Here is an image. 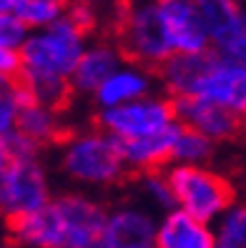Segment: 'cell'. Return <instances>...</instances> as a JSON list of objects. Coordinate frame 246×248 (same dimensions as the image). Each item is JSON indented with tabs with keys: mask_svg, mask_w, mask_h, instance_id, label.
<instances>
[{
	"mask_svg": "<svg viewBox=\"0 0 246 248\" xmlns=\"http://www.w3.org/2000/svg\"><path fill=\"white\" fill-rule=\"evenodd\" d=\"M91 40V31L73 13H66L46 28H35L20 46L18 85L28 98L43 106L63 110L73 98L70 76L83 48Z\"/></svg>",
	"mask_w": 246,
	"mask_h": 248,
	"instance_id": "6da1fadb",
	"label": "cell"
},
{
	"mask_svg": "<svg viewBox=\"0 0 246 248\" xmlns=\"http://www.w3.org/2000/svg\"><path fill=\"white\" fill-rule=\"evenodd\" d=\"M106 216L96 198L63 193L33 213L8 218V233L18 248H96Z\"/></svg>",
	"mask_w": 246,
	"mask_h": 248,
	"instance_id": "7a4b0ae2",
	"label": "cell"
},
{
	"mask_svg": "<svg viewBox=\"0 0 246 248\" xmlns=\"http://www.w3.org/2000/svg\"><path fill=\"white\" fill-rule=\"evenodd\" d=\"M58 151V166L63 176L85 188H108L126 178L128 166L121 153V143L100 125L66 133Z\"/></svg>",
	"mask_w": 246,
	"mask_h": 248,
	"instance_id": "3957f363",
	"label": "cell"
},
{
	"mask_svg": "<svg viewBox=\"0 0 246 248\" xmlns=\"http://www.w3.org/2000/svg\"><path fill=\"white\" fill-rule=\"evenodd\" d=\"M115 43L128 61L153 70L176 53L158 8V0H123L115 13Z\"/></svg>",
	"mask_w": 246,
	"mask_h": 248,
	"instance_id": "277c9868",
	"label": "cell"
},
{
	"mask_svg": "<svg viewBox=\"0 0 246 248\" xmlns=\"http://www.w3.org/2000/svg\"><path fill=\"white\" fill-rule=\"evenodd\" d=\"M166 176L173 191L176 208L191 213L201 221H216L234 206V186L221 173L206 166L191 163H171Z\"/></svg>",
	"mask_w": 246,
	"mask_h": 248,
	"instance_id": "5b68a950",
	"label": "cell"
},
{
	"mask_svg": "<svg viewBox=\"0 0 246 248\" xmlns=\"http://www.w3.org/2000/svg\"><path fill=\"white\" fill-rule=\"evenodd\" d=\"M96 121L115 140H133L143 136H153L171 128L173 123H179L173 98L161 95L156 91L143 98L128 100V103L98 110Z\"/></svg>",
	"mask_w": 246,
	"mask_h": 248,
	"instance_id": "8992f818",
	"label": "cell"
},
{
	"mask_svg": "<svg viewBox=\"0 0 246 248\" xmlns=\"http://www.w3.org/2000/svg\"><path fill=\"white\" fill-rule=\"evenodd\" d=\"M183 95L213 100L246 118V65L226 61L213 48H209L198 55L196 73Z\"/></svg>",
	"mask_w": 246,
	"mask_h": 248,
	"instance_id": "52a82bcc",
	"label": "cell"
},
{
	"mask_svg": "<svg viewBox=\"0 0 246 248\" xmlns=\"http://www.w3.org/2000/svg\"><path fill=\"white\" fill-rule=\"evenodd\" d=\"M50 198L48 170L38 155H16L0 170V213L5 221L43 208Z\"/></svg>",
	"mask_w": 246,
	"mask_h": 248,
	"instance_id": "ba28073f",
	"label": "cell"
},
{
	"mask_svg": "<svg viewBox=\"0 0 246 248\" xmlns=\"http://www.w3.org/2000/svg\"><path fill=\"white\" fill-rule=\"evenodd\" d=\"M173 106H176L179 123L204 133L213 143L236 138L244 128L241 115L231 113L229 108L213 103V100H206V98L183 95V98H173Z\"/></svg>",
	"mask_w": 246,
	"mask_h": 248,
	"instance_id": "9c48e42d",
	"label": "cell"
},
{
	"mask_svg": "<svg viewBox=\"0 0 246 248\" xmlns=\"http://www.w3.org/2000/svg\"><path fill=\"white\" fill-rule=\"evenodd\" d=\"M158 221L138 206H121L106 216L96 248H153Z\"/></svg>",
	"mask_w": 246,
	"mask_h": 248,
	"instance_id": "30bf717a",
	"label": "cell"
},
{
	"mask_svg": "<svg viewBox=\"0 0 246 248\" xmlns=\"http://www.w3.org/2000/svg\"><path fill=\"white\" fill-rule=\"evenodd\" d=\"M156 78H158V73L153 68L126 58V61L100 83V88L91 95L93 106H96V110H103V108H113V106L128 103V100L143 98V95L156 91Z\"/></svg>",
	"mask_w": 246,
	"mask_h": 248,
	"instance_id": "8fae6325",
	"label": "cell"
},
{
	"mask_svg": "<svg viewBox=\"0 0 246 248\" xmlns=\"http://www.w3.org/2000/svg\"><path fill=\"white\" fill-rule=\"evenodd\" d=\"M126 61V53L121 46L113 40H88V46L83 48L76 70L70 76V85H73L76 95H93L100 83H103L111 73Z\"/></svg>",
	"mask_w": 246,
	"mask_h": 248,
	"instance_id": "7c38bea8",
	"label": "cell"
},
{
	"mask_svg": "<svg viewBox=\"0 0 246 248\" xmlns=\"http://www.w3.org/2000/svg\"><path fill=\"white\" fill-rule=\"evenodd\" d=\"M158 8L176 53H201L211 48L194 0H158Z\"/></svg>",
	"mask_w": 246,
	"mask_h": 248,
	"instance_id": "4fadbf2b",
	"label": "cell"
},
{
	"mask_svg": "<svg viewBox=\"0 0 246 248\" xmlns=\"http://www.w3.org/2000/svg\"><path fill=\"white\" fill-rule=\"evenodd\" d=\"M153 248H216V233L201 218L171 208L158 221Z\"/></svg>",
	"mask_w": 246,
	"mask_h": 248,
	"instance_id": "5bb4252c",
	"label": "cell"
},
{
	"mask_svg": "<svg viewBox=\"0 0 246 248\" xmlns=\"http://www.w3.org/2000/svg\"><path fill=\"white\" fill-rule=\"evenodd\" d=\"M179 133V123L161 130L153 136H143L133 140H118L121 153L128 170L133 173H148V170H164L173 160V140Z\"/></svg>",
	"mask_w": 246,
	"mask_h": 248,
	"instance_id": "9a60e30c",
	"label": "cell"
},
{
	"mask_svg": "<svg viewBox=\"0 0 246 248\" xmlns=\"http://www.w3.org/2000/svg\"><path fill=\"white\" fill-rule=\"evenodd\" d=\"M16 130L20 136H25L33 145H38L40 151L50 143H58L66 136L63 123H61V110H55L50 106H43V103H38V100L28 98V95L23 100Z\"/></svg>",
	"mask_w": 246,
	"mask_h": 248,
	"instance_id": "2e32d148",
	"label": "cell"
},
{
	"mask_svg": "<svg viewBox=\"0 0 246 248\" xmlns=\"http://www.w3.org/2000/svg\"><path fill=\"white\" fill-rule=\"evenodd\" d=\"M194 3L211 46L226 40L246 25V10L239 0H194Z\"/></svg>",
	"mask_w": 246,
	"mask_h": 248,
	"instance_id": "e0dca14e",
	"label": "cell"
},
{
	"mask_svg": "<svg viewBox=\"0 0 246 248\" xmlns=\"http://www.w3.org/2000/svg\"><path fill=\"white\" fill-rule=\"evenodd\" d=\"M63 0H0V13L18 18L31 31L46 28L66 13Z\"/></svg>",
	"mask_w": 246,
	"mask_h": 248,
	"instance_id": "ac0fdd59",
	"label": "cell"
},
{
	"mask_svg": "<svg viewBox=\"0 0 246 248\" xmlns=\"http://www.w3.org/2000/svg\"><path fill=\"white\" fill-rule=\"evenodd\" d=\"M213 153V140L204 133L179 123V133L173 140V160L171 163H191V166H204Z\"/></svg>",
	"mask_w": 246,
	"mask_h": 248,
	"instance_id": "d6986e66",
	"label": "cell"
},
{
	"mask_svg": "<svg viewBox=\"0 0 246 248\" xmlns=\"http://www.w3.org/2000/svg\"><path fill=\"white\" fill-rule=\"evenodd\" d=\"M216 243L224 248H246V206H231L221 216Z\"/></svg>",
	"mask_w": 246,
	"mask_h": 248,
	"instance_id": "ffe728a7",
	"label": "cell"
},
{
	"mask_svg": "<svg viewBox=\"0 0 246 248\" xmlns=\"http://www.w3.org/2000/svg\"><path fill=\"white\" fill-rule=\"evenodd\" d=\"M25 100V91L16 83L0 85V138H8L18 125V115Z\"/></svg>",
	"mask_w": 246,
	"mask_h": 248,
	"instance_id": "44dd1931",
	"label": "cell"
},
{
	"mask_svg": "<svg viewBox=\"0 0 246 248\" xmlns=\"http://www.w3.org/2000/svg\"><path fill=\"white\" fill-rule=\"evenodd\" d=\"M141 191H143V196H146V201H151L158 208H164V211L176 208V201H173V191H171L166 170L141 173Z\"/></svg>",
	"mask_w": 246,
	"mask_h": 248,
	"instance_id": "7402d4cb",
	"label": "cell"
},
{
	"mask_svg": "<svg viewBox=\"0 0 246 248\" xmlns=\"http://www.w3.org/2000/svg\"><path fill=\"white\" fill-rule=\"evenodd\" d=\"M211 48L219 53L221 58H226V61H234V63L246 65V25L241 28V31H236L234 35H229L226 40L211 46Z\"/></svg>",
	"mask_w": 246,
	"mask_h": 248,
	"instance_id": "603a6c76",
	"label": "cell"
},
{
	"mask_svg": "<svg viewBox=\"0 0 246 248\" xmlns=\"http://www.w3.org/2000/svg\"><path fill=\"white\" fill-rule=\"evenodd\" d=\"M28 35H31V28L28 25H23L18 18L0 13V43H3V46L20 48Z\"/></svg>",
	"mask_w": 246,
	"mask_h": 248,
	"instance_id": "cb8c5ba5",
	"label": "cell"
},
{
	"mask_svg": "<svg viewBox=\"0 0 246 248\" xmlns=\"http://www.w3.org/2000/svg\"><path fill=\"white\" fill-rule=\"evenodd\" d=\"M18 73H20V48L0 43V76L18 80Z\"/></svg>",
	"mask_w": 246,
	"mask_h": 248,
	"instance_id": "d4e9b609",
	"label": "cell"
},
{
	"mask_svg": "<svg viewBox=\"0 0 246 248\" xmlns=\"http://www.w3.org/2000/svg\"><path fill=\"white\" fill-rule=\"evenodd\" d=\"M66 5H85V8H96V10H100V8H106V5H118V3H123V0H63Z\"/></svg>",
	"mask_w": 246,
	"mask_h": 248,
	"instance_id": "484cf974",
	"label": "cell"
},
{
	"mask_svg": "<svg viewBox=\"0 0 246 248\" xmlns=\"http://www.w3.org/2000/svg\"><path fill=\"white\" fill-rule=\"evenodd\" d=\"M10 158H13V155H10V148H8L5 138H0V170L8 166V160H10Z\"/></svg>",
	"mask_w": 246,
	"mask_h": 248,
	"instance_id": "4316f807",
	"label": "cell"
},
{
	"mask_svg": "<svg viewBox=\"0 0 246 248\" xmlns=\"http://www.w3.org/2000/svg\"><path fill=\"white\" fill-rule=\"evenodd\" d=\"M10 83H16V80H10V78H5V76H0V85H10Z\"/></svg>",
	"mask_w": 246,
	"mask_h": 248,
	"instance_id": "83f0119b",
	"label": "cell"
},
{
	"mask_svg": "<svg viewBox=\"0 0 246 248\" xmlns=\"http://www.w3.org/2000/svg\"><path fill=\"white\" fill-rule=\"evenodd\" d=\"M0 248H18V246H16V243H13V246H5V243H3V246H0Z\"/></svg>",
	"mask_w": 246,
	"mask_h": 248,
	"instance_id": "f1b7e54d",
	"label": "cell"
},
{
	"mask_svg": "<svg viewBox=\"0 0 246 248\" xmlns=\"http://www.w3.org/2000/svg\"><path fill=\"white\" fill-rule=\"evenodd\" d=\"M239 3H241V5H244V3H246V0H239Z\"/></svg>",
	"mask_w": 246,
	"mask_h": 248,
	"instance_id": "f546056e",
	"label": "cell"
},
{
	"mask_svg": "<svg viewBox=\"0 0 246 248\" xmlns=\"http://www.w3.org/2000/svg\"><path fill=\"white\" fill-rule=\"evenodd\" d=\"M216 248H224V246H219V243H216Z\"/></svg>",
	"mask_w": 246,
	"mask_h": 248,
	"instance_id": "4dcf8cb0",
	"label": "cell"
}]
</instances>
